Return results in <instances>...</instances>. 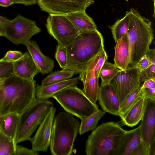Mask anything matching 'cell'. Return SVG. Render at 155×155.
Masks as SVG:
<instances>
[{"instance_id": "19", "label": "cell", "mask_w": 155, "mask_h": 155, "mask_svg": "<svg viewBox=\"0 0 155 155\" xmlns=\"http://www.w3.org/2000/svg\"><path fill=\"white\" fill-rule=\"evenodd\" d=\"M146 102V98L142 94L127 110L120 117L123 123L131 127L137 125L142 118Z\"/></svg>"}, {"instance_id": "34", "label": "cell", "mask_w": 155, "mask_h": 155, "mask_svg": "<svg viewBox=\"0 0 155 155\" xmlns=\"http://www.w3.org/2000/svg\"><path fill=\"white\" fill-rule=\"evenodd\" d=\"M38 152L32 149H29L17 144L16 146L15 155H38Z\"/></svg>"}, {"instance_id": "40", "label": "cell", "mask_w": 155, "mask_h": 155, "mask_svg": "<svg viewBox=\"0 0 155 155\" xmlns=\"http://www.w3.org/2000/svg\"><path fill=\"white\" fill-rule=\"evenodd\" d=\"M13 4V0H0V6L3 7H7Z\"/></svg>"}, {"instance_id": "24", "label": "cell", "mask_w": 155, "mask_h": 155, "mask_svg": "<svg viewBox=\"0 0 155 155\" xmlns=\"http://www.w3.org/2000/svg\"><path fill=\"white\" fill-rule=\"evenodd\" d=\"M130 21L129 12H126L122 18L118 19L114 24L109 26L115 43L127 32Z\"/></svg>"}, {"instance_id": "29", "label": "cell", "mask_w": 155, "mask_h": 155, "mask_svg": "<svg viewBox=\"0 0 155 155\" xmlns=\"http://www.w3.org/2000/svg\"><path fill=\"white\" fill-rule=\"evenodd\" d=\"M141 87L140 85L138 86L131 92L120 105L119 116L120 117L124 114L142 94Z\"/></svg>"}, {"instance_id": "5", "label": "cell", "mask_w": 155, "mask_h": 155, "mask_svg": "<svg viewBox=\"0 0 155 155\" xmlns=\"http://www.w3.org/2000/svg\"><path fill=\"white\" fill-rule=\"evenodd\" d=\"M80 123L74 115L66 111L59 112L54 117L50 143L52 155H71Z\"/></svg>"}, {"instance_id": "42", "label": "cell", "mask_w": 155, "mask_h": 155, "mask_svg": "<svg viewBox=\"0 0 155 155\" xmlns=\"http://www.w3.org/2000/svg\"><path fill=\"white\" fill-rule=\"evenodd\" d=\"M10 20V19L0 15V23L6 26L9 23Z\"/></svg>"}, {"instance_id": "2", "label": "cell", "mask_w": 155, "mask_h": 155, "mask_svg": "<svg viewBox=\"0 0 155 155\" xmlns=\"http://www.w3.org/2000/svg\"><path fill=\"white\" fill-rule=\"evenodd\" d=\"M104 48L103 36L97 30L79 34L66 47L67 63L63 69L79 74Z\"/></svg>"}, {"instance_id": "3", "label": "cell", "mask_w": 155, "mask_h": 155, "mask_svg": "<svg viewBox=\"0 0 155 155\" xmlns=\"http://www.w3.org/2000/svg\"><path fill=\"white\" fill-rule=\"evenodd\" d=\"M125 130L117 123L107 122L89 135L85 145L87 155H119Z\"/></svg>"}, {"instance_id": "23", "label": "cell", "mask_w": 155, "mask_h": 155, "mask_svg": "<svg viewBox=\"0 0 155 155\" xmlns=\"http://www.w3.org/2000/svg\"><path fill=\"white\" fill-rule=\"evenodd\" d=\"M19 119V115L10 113L0 117V129L6 135L14 140L16 137Z\"/></svg>"}, {"instance_id": "8", "label": "cell", "mask_w": 155, "mask_h": 155, "mask_svg": "<svg viewBox=\"0 0 155 155\" xmlns=\"http://www.w3.org/2000/svg\"><path fill=\"white\" fill-rule=\"evenodd\" d=\"M41 31L35 21L18 14L6 26L5 37L15 45H25L33 36Z\"/></svg>"}, {"instance_id": "21", "label": "cell", "mask_w": 155, "mask_h": 155, "mask_svg": "<svg viewBox=\"0 0 155 155\" xmlns=\"http://www.w3.org/2000/svg\"><path fill=\"white\" fill-rule=\"evenodd\" d=\"M79 34L97 30L93 19L85 11H80L65 15Z\"/></svg>"}, {"instance_id": "32", "label": "cell", "mask_w": 155, "mask_h": 155, "mask_svg": "<svg viewBox=\"0 0 155 155\" xmlns=\"http://www.w3.org/2000/svg\"><path fill=\"white\" fill-rule=\"evenodd\" d=\"M150 79H155V63L140 72V81L141 83Z\"/></svg>"}, {"instance_id": "10", "label": "cell", "mask_w": 155, "mask_h": 155, "mask_svg": "<svg viewBox=\"0 0 155 155\" xmlns=\"http://www.w3.org/2000/svg\"><path fill=\"white\" fill-rule=\"evenodd\" d=\"M140 72L136 67L120 70L111 81L110 84L119 98L120 106L127 96L140 85Z\"/></svg>"}, {"instance_id": "18", "label": "cell", "mask_w": 155, "mask_h": 155, "mask_svg": "<svg viewBox=\"0 0 155 155\" xmlns=\"http://www.w3.org/2000/svg\"><path fill=\"white\" fill-rule=\"evenodd\" d=\"M79 80L78 76L46 85L37 84L35 87L36 97L41 100L48 99L66 87L77 86Z\"/></svg>"}, {"instance_id": "43", "label": "cell", "mask_w": 155, "mask_h": 155, "mask_svg": "<svg viewBox=\"0 0 155 155\" xmlns=\"http://www.w3.org/2000/svg\"><path fill=\"white\" fill-rule=\"evenodd\" d=\"M6 26L0 23V36L5 37Z\"/></svg>"}, {"instance_id": "30", "label": "cell", "mask_w": 155, "mask_h": 155, "mask_svg": "<svg viewBox=\"0 0 155 155\" xmlns=\"http://www.w3.org/2000/svg\"><path fill=\"white\" fill-rule=\"evenodd\" d=\"M55 58L62 69L64 68L67 63V53L66 47L58 44L56 46Z\"/></svg>"}, {"instance_id": "46", "label": "cell", "mask_w": 155, "mask_h": 155, "mask_svg": "<svg viewBox=\"0 0 155 155\" xmlns=\"http://www.w3.org/2000/svg\"><path fill=\"white\" fill-rule=\"evenodd\" d=\"M1 116H0V117Z\"/></svg>"}, {"instance_id": "27", "label": "cell", "mask_w": 155, "mask_h": 155, "mask_svg": "<svg viewBox=\"0 0 155 155\" xmlns=\"http://www.w3.org/2000/svg\"><path fill=\"white\" fill-rule=\"evenodd\" d=\"M119 70L114 64L106 61L101 68L99 75L101 81V85L110 84Z\"/></svg>"}, {"instance_id": "14", "label": "cell", "mask_w": 155, "mask_h": 155, "mask_svg": "<svg viewBox=\"0 0 155 155\" xmlns=\"http://www.w3.org/2000/svg\"><path fill=\"white\" fill-rule=\"evenodd\" d=\"M143 114L140 125L142 138L148 150L155 141V101L146 99Z\"/></svg>"}, {"instance_id": "33", "label": "cell", "mask_w": 155, "mask_h": 155, "mask_svg": "<svg viewBox=\"0 0 155 155\" xmlns=\"http://www.w3.org/2000/svg\"><path fill=\"white\" fill-rule=\"evenodd\" d=\"M108 56L104 48L101 51L99 58L95 67V73L96 77L99 78L100 71L105 62L107 59Z\"/></svg>"}, {"instance_id": "22", "label": "cell", "mask_w": 155, "mask_h": 155, "mask_svg": "<svg viewBox=\"0 0 155 155\" xmlns=\"http://www.w3.org/2000/svg\"><path fill=\"white\" fill-rule=\"evenodd\" d=\"M142 140L140 125L133 130H126L119 155H131Z\"/></svg>"}, {"instance_id": "39", "label": "cell", "mask_w": 155, "mask_h": 155, "mask_svg": "<svg viewBox=\"0 0 155 155\" xmlns=\"http://www.w3.org/2000/svg\"><path fill=\"white\" fill-rule=\"evenodd\" d=\"M142 87L153 88L155 87V79H150L144 81Z\"/></svg>"}, {"instance_id": "26", "label": "cell", "mask_w": 155, "mask_h": 155, "mask_svg": "<svg viewBox=\"0 0 155 155\" xmlns=\"http://www.w3.org/2000/svg\"><path fill=\"white\" fill-rule=\"evenodd\" d=\"M74 71L62 69L56 71L47 76L41 81V84L46 85L71 78L75 74Z\"/></svg>"}, {"instance_id": "28", "label": "cell", "mask_w": 155, "mask_h": 155, "mask_svg": "<svg viewBox=\"0 0 155 155\" xmlns=\"http://www.w3.org/2000/svg\"><path fill=\"white\" fill-rule=\"evenodd\" d=\"M16 145L14 140L0 130V155H15Z\"/></svg>"}, {"instance_id": "17", "label": "cell", "mask_w": 155, "mask_h": 155, "mask_svg": "<svg viewBox=\"0 0 155 155\" xmlns=\"http://www.w3.org/2000/svg\"><path fill=\"white\" fill-rule=\"evenodd\" d=\"M25 46L39 73L43 75L50 73L54 67V61L42 53L35 41L30 40Z\"/></svg>"}, {"instance_id": "11", "label": "cell", "mask_w": 155, "mask_h": 155, "mask_svg": "<svg viewBox=\"0 0 155 155\" xmlns=\"http://www.w3.org/2000/svg\"><path fill=\"white\" fill-rule=\"evenodd\" d=\"M41 10L49 14L66 15L80 11H85L94 3V0H37Z\"/></svg>"}, {"instance_id": "6", "label": "cell", "mask_w": 155, "mask_h": 155, "mask_svg": "<svg viewBox=\"0 0 155 155\" xmlns=\"http://www.w3.org/2000/svg\"><path fill=\"white\" fill-rule=\"evenodd\" d=\"M53 107L48 99L41 100L36 98L19 115L18 125L15 142L18 143L30 140L33 133Z\"/></svg>"}, {"instance_id": "16", "label": "cell", "mask_w": 155, "mask_h": 155, "mask_svg": "<svg viewBox=\"0 0 155 155\" xmlns=\"http://www.w3.org/2000/svg\"><path fill=\"white\" fill-rule=\"evenodd\" d=\"M13 74L24 80L31 81L39 71L28 51L23 54L18 60L12 62Z\"/></svg>"}, {"instance_id": "9", "label": "cell", "mask_w": 155, "mask_h": 155, "mask_svg": "<svg viewBox=\"0 0 155 155\" xmlns=\"http://www.w3.org/2000/svg\"><path fill=\"white\" fill-rule=\"evenodd\" d=\"M45 26L58 44L66 47L79 34L65 15L49 14Z\"/></svg>"}, {"instance_id": "1", "label": "cell", "mask_w": 155, "mask_h": 155, "mask_svg": "<svg viewBox=\"0 0 155 155\" xmlns=\"http://www.w3.org/2000/svg\"><path fill=\"white\" fill-rule=\"evenodd\" d=\"M36 81L14 74L7 78L0 88V116L10 113L21 114L35 100Z\"/></svg>"}, {"instance_id": "37", "label": "cell", "mask_w": 155, "mask_h": 155, "mask_svg": "<svg viewBox=\"0 0 155 155\" xmlns=\"http://www.w3.org/2000/svg\"><path fill=\"white\" fill-rule=\"evenodd\" d=\"M141 91L145 98L155 101V87H142Z\"/></svg>"}, {"instance_id": "25", "label": "cell", "mask_w": 155, "mask_h": 155, "mask_svg": "<svg viewBox=\"0 0 155 155\" xmlns=\"http://www.w3.org/2000/svg\"><path fill=\"white\" fill-rule=\"evenodd\" d=\"M105 114L104 111L99 109L90 116L81 119V121L79 126V134L81 135L89 130H94L98 121Z\"/></svg>"}, {"instance_id": "15", "label": "cell", "mask_w": 155, "mask_h": 155, "mask_svg": "<svg viewBox=\"0 0 155 155\" xmlns=\"http://www.w3.org/2000/svg\"><path fill=\"white\" fill-rule=\"evenodd\" d=\"M98 100L104 111L119 116L120 102L112 86L110 84L101 85Z\"/></svg>"}, {"instance_id": "44", "label": "cell", "mask_w": 155, "mask_h": 155, "mask_svg": "<svg viewBox=\"0 0 155 155\" xmlns=\"http://www.w3.org/2000/svg\"><path fill=\"white\" fill-rule=\"evenodd\" d=\"M5 79V78L0 79V88L1 87V86H2V84L3 83V82L4 80Z\"/></svg>"}, {"instance_id": "38", "label": "cell", "mask_w": 155, "mask_h": 155, "mask_svg": "<svg viewBox=\"0 0 155 155\" xmlns=\"http://www.w3.org/2000/svg\"><path fill=\"white\" fill-rule=\"evenodd\" d=\"M15 4H21L27 6L37 3V0H13Z\"/></svg>"}, {"instance_id": "4", "label": "cell", "mask_w": 155, "mask_h": 155, "mask_svg": "<svg viewBox=\"0 0 155 155\" xmlns=\"http://www.w3.org/2000/svg\"><path fill=\"white\" fill-rule=\"evenodd\" d=\"M130 21L127 32L130 54L127 68L135 67L140 59L145 56L154 38L151 22L140 15L137 9L129 11Z\"/></svg>"}, {"instance_id": "31", "label": "cell", "mask_w": 155, "mask_h": 155, "mask_svg": "<svg viewBox=\"0 0 155 155\" xmlns=\"http://www.w3.org/2000/svg\"><path fill=\"white\" fill-rule=\"evenodd\" d=\"M13 74L12 62L0 59V79H5Z\"/></svg>"}, {"instance_id": "12", "label": "cell", "mask_w": 155, "mask_h": 155, "mask_svg": "<svg viewBox=\"0 0 155 155\" xmlns=\"http://www.w3.org/2000/svg\"><path fill=\"white\" fill-rule=\"evenodd\" d=\"M56 109L53 107L39 124L30 141L32 149L36 151L46 152L50 147L52 127Z\"/></svg>"}, {"instance_id": "13", "label": "cell", "mask_w": 155, "mask_h": 155, "mask_svg": "<svg viewBox=\"0 0 155 155\" xmlns=\"http://www.w3.org/2000/svg\"><path fill=\"white\" fill-rule=\"evenodd\" d=\"M100 52L91 60L83 70L79 74V80L82 82L83 85L82 91L87 98L94 104H96L98 100L99 93V78L95 75V67Z\"/></svg>"}, {"instance_id": "36", "label": "cell", "mask_w": 155, "mask_h": 155, "mask_svg": "<svg viewBox=\"0 0 155 155\" xmlns=\"http://www.w3.org/2000/svg\"><path fill=\"white\" fill-rule=\"evenodd\" d=\"M131 155H147V148L143 140L135 148Z\"/></svg>"}, {"instance_id": "7", "label": "cell", "mask_w": 155, "mask_h": 155, "mask_svg": "<svg viewBox=\"0 0 155 155\" xmlns=\"http://www.w3.org/2000/svg\"><path fill=\"white\" fill-rule=\"evenodd\" d=\"M52 97L66 112L80 119L87 117L99 110L98 105L92 103L77 86L66 87Z\"/></svg>"}, {"instance_id": "45", "label": "cell", "mask_w": 155, "mask_h": 155, "mask_svg": "<svg viewBox=\"0 0 155 155\" xmlns=\"http://www.w3.org/2000/svg\"><path fill=\"white\" fill-rule=\"evenodd\" d=\"M126 0V1H128V0Z\"/></svg>"}, {"instance_id": "35", "label": "cell", "mask_w": 155, "mask_h": 155, "mask_svg": "<svg viewBox=\"0 0 155 155\" xmlns=\"http://www.w3.org/2000/svg\"><path fill=\"white\" fill-rule=\"evenodd\" d=\"M22 55V52L20 51L10 50L7 52L2 58L5 61L12 62L18 60Z\"/></svg>"}, {"instance_id": "41", "label": "cell", "mask_w": 155, "mask_h": 155, "mask_svg": "<svg viewBox=\"0 0 155 155\" xmlns=\"http://www.w3.org/2000/svg\"><path fill=\"white\" fill-rule=\"evenodd\" d=\"M155 155V141H154L149 146L147 155Z\"/></svg>"}, {"instance_id": "20", "label": "cell", "mask_w": 155, "mask_h": 155, "mask_svg": "<svg viewBox=\"0 0 155 155\" xmlns=\"http://www.w3.org/2000/svg\"><path fill=\"white\" fill-rule=\"evenodd\" d=\"M116 43L114 64L120 70H125L127 68L130 60V46L127 33Z\"/></svg>"}]
</instances>
